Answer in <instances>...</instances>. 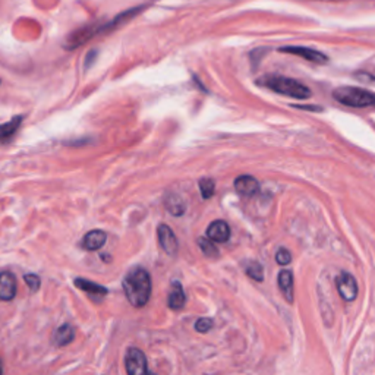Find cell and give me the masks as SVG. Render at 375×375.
<instances>
[{
	"label": "cell",
	"instance_id": "obj_3",
	"mask_svg": "<svg viewBox=\"0 0 375 375\" xmlns=\"http://www.w3.org/2000/svg\"><path fill=\"white\" fill-rule=\"evenodd\" d=\"M333 97L339 103L349 107H358V109L375 107V94L364 88L340 87L333 91Z\"/></svg>",
	"mask_w": 375,
	"mask_h": 375
},
{
	"label": "cell",
	"instance_id": "obj_22",
	"mask_svg": "<svg viewBox=\"0 0 375 375\" xmlns=\"http://www.w3.org/2000/svg\"><path fill=\"white\" fill-rule=\"evenodd\" d=\"M24 280L32 292L38 290V287H40V278H38V275H35V274H25Z\"/></svg>",
	"mask_w": 375,
	"mask_h": 375
},
{
	"label": "cell",
	"instance_id": "obj_1",
	"mask_svg": "<svg viewBox=\"0 0 375 375\" xmlns=\"http://www.w3.org/2000/svg\"><path fill=\"white\" fill-rule=\"evenodd\" d=\"M124 290L126 299L135 308H143L147 305L151 296V278L147 270L136 267L131 270L124 279Z\"/></svg>",
	"mask_w": 375,
	"mask_h": 375
},
{
	"label": "cell",
	"instance_id": "obj_2",
	"mask_svg": "<svg viewBox=\"0 0 375 375\" xmlns=\"http://www.w3.org/2000/svg\"><path fill=\"white\" fill-rule=\"evenodd\" d=\"M261 85L270 88L271 91L279 93L282 95H289L292 98H298V100H305L311 97V90L293 78L282 76V75H267L258 81Z\"/></svg>",
	"mask_w": 375,
	"mask_h": 375
},
{
	"label": "cell",
	"instance_id": "obj_12",
	"mask_svg": "<svg viewBox=\"0 0 375 375\" xmlns=\"http://www.w3.org/2000/svg\"><path fill=\"white\" fill-rule=\"evenodd\" d=\"M107 241V234L103 230H91L83 239V248L87 251L100 249Z\"/></svg>",
	"mask_w": 375,
	"mask_h": 375
},
{
	"label": "cell",
	"instance_id": "obj_18",
	"mask_svg": "<svg viewBox=\"0 0 375 375\" xmlns=\"http://www.w3.org/2000/svg\"><path fill=\"white\" fill-rule=\"evenodd\" d=\"M200 191H201V195H203V198H211V196L214 195L215 192V184L214 181L211 179H203L200 182Z\"/></svg>",
	"mask_w": 375,
	"mask_h": 375
},
{
	"label": "cell",
	"instance_id": "obj_5",
	"mask_svg": "<svg viewBox=\"0 0 375 375\" xmlns=\"http://www.w3.org/2000/svg\"><path fill=\"white\" fill-rule=\"evenodd\" d=\"M280 52L282 53H287V54L299 56V57L305 59V61H309L312 64H319V65H323V64L328 62V57L324 53L315 50V49H311V47L286 46V47H280Z\"/></svg>",
	"mask_w": 375,
	"mask_h": 375
},
{
	"label": "cell",
	"instance_id": "obj_9",
	"mask_svg": "<svg viewBox=\"0 0 375 375\" xmlns=\"http://www.w3.org/2000/svg\"><path fill=\"white\" fill-rule=\"evenodd\" d=\"M16 294V279L11 271L0 273V299L12 301Z\"/></svg>",
	"mask_w": 375,
	"mask_h": 375
},
{
	"label": "cell",
	"instance_id": "obj_25",
	"mask_svg": "<svg viewBox=\"0 0 375 375\" xmlns=\"http://www.w3.org/2000/svg\"><path fill=\"white\" fill-rule=\"evenodd\" d=\"M323 2H343V0H323Z\"/></svg>",
	"mask_w": 375,
	"mask_h": 375
},
{
	"label": "cell",
	"instance_id": "obj_17",
	"mask_svg": "<svg viewBox=\"0 0 375 375\" xmlns=\"http://www.w3.org/2000/svg\"><path fill=\"white\" fill-rule=\"evenodd\" d=\"M165 206H166L167 211L173 215H182L185 213V208H186L182 196H179L177 194L167 195L166 200H165Z\"/></svg>",
	"mask_w": 375,
	"mask_h": 375
},
{
	"label": "cell",
	"instance_id": "obj_14",
	"mask_svg": "<svg viewBox=\"0 0 375 375\" xmlns=\"http://www.w3.org/2000/svg\"><path fill=\"white\" fill-rule=\"evenodd\" d=\"M21 124H23V116H16V117H13L12 121H9L8 124L0 125V144L9 143Z\"/></svg>",
	"mask_w": 375,
	"mask_h": 375
},
{
	"label": "cell",
	"instance_id": "obj_26",
	"mask_svg": "<svg viewBox=\"0 0 375 375\" xmlns=\"http://www.w3.org/2000/svg\"><path fill=\"white\" fill-rule=\"evenodd\" d=\"M0 374H2V365H0Z\"/></svg>",
	"mask_w": 375,
	"mask_h": 375
},
{
	"label": "cell",
	"instance_id": "obj_27",
	"mask_svg": "<svg viewBox=\"0 0 375 375\" xmlns=\"http://www.w3.org/2000/svg\"><path fill=\"white\" fill-rule=\"evenodd\" d=\"M0 84H2V81H0Z\"/></svg>",
	"mask_w": 375,
	"mask_h": 375
},
{
	"label": "cell",
	"instance_id": "obj_7",
	"mask_svg": "<svg viewBox=\"0 0 375 375\" xmlns=\"http://www.w3.org/2000/svg\"><path fill=\"white\" fill-rule=\"evenodd\" d=\"M157 238H159V244L163 248V251L169 255H174L177 252V239L173 233V230L167 225H160L157 229Z\"/></svg>",
	"mask_w": 375,
	"mask_h": 375
},
{
	"label": "cell",
	"instance_id": "obj_23",
	"mask_svg": "<svg viewBox=\"0 0 375 375\" xmlns=\"http://www.w3.org/2000/svg\"><path fill=\"white\" fill-rule=\"evenodd\" d=\"M213 328V320L210 319H200L195 323V330L198 333H207Z\"/></svg>",
	"mask_w": 375,
	"mask_h": 375
},
{
	"label": "cell",
	"instance_id": "obj_24",
	"mask_svg": "<svg viewBox=\"0 0 375 375\" xmlns=\"http://www.w3.org/2000/svg\"><path fill=\"white\" fill-rule=\"evenodd\" d=\"M97 50H91L88 54H87V59H85V69H88L91 66V62H93V57L97 56Z\"/></svg>",
	"mask_w": 375,
	"mask_h": 375
},
{
	"label": "cell",
	"instance_id": "obj_11",
	"mask_svg": "<svg viewBox=\"0 0 375 375\" xmlns=\"http://www.w3.org/2000/svg\"><path fill=\"white\" fill-rule=\"evenodd\" d=\"M75 286L78 289H81L84 290L87 294H90L93 299L95 301H102L105 296L107 294V289L100 286V285H97L94 282H90V280H85V279H76L75 280Z\"/></svg>",
	"mask_w": 375,
	"mask_h": 375
},
{
	"label": "cell",
	"instance_id": "obj_6",
	"mask_svg": "<svg viewBox=\"0 0 375 375\" xmlns=\"http://www.w3.org/2000/svg\"><path fill=\"white\" fill-rule=\"evenodd\" d=\"M335 286H338V290L345 301L352 302V301L357 299L358 285H357V280H355L352 274L340 273L338 275V279H335Z\"/></svg>",
	"mask_w": 375,
	"mask_h": 375
},
{
	"label": "cell",
	"instance_id": "obj_4",
	"mask_svg": "<svg viewBox=\"0 0 375 375\" xmlns=\"http://www.w3.org/2000/svg\"><path fill=\"white\" fill-rule=\"evenodd\" d=\"M125 367L126 372L131 375H143L148 372L145 355L136 347L128 349L125 357Z\"/></svg>",
	"mask_w": 375,
	"mask_h": 375
},
{
	"label": "cell",
	"instance_id": "obj_19",
	"mask_svg": "<svg viewBox=\"0 0 375 375\" xmlns=\"http://www.w3.org/2000/svg\"><path fill=\"white\" fill-rule=\"evenodd\" d=\"M246 273H248L249 278H252L256 282H263L264 280V270H263V267L258 263H252L248 267Z\"/></svg>",
	"mask_w": 375,
	"mask_h": 375
},
{
	"label": "cell",
	"instance_id": "obj_21",
	"mask_svg": "<svg viewBox=\"0 0 375 375\" xmlns=\"http://www.w3.org/2000/svg\"><path fill=\"white\" fill-rule=\"evenodd\" d=\"M275 261H278L280 266H287L292 261V255L287 249L280 248L278 254H275Z\"/></svg>",
	"mask_w": 375,
	"mask_h": 375
},
{
	"label": "cell",
	"instance_id": "obj_15",
	"mask_svg": "<svg viewBox=\"0 0 375 375\" xmlns=\"http://www.w3.org/2000/svg\"><path fill=\"white\" fill-rule=\"evenodd\" d=\"M73 338H75V328L71 324H64L56 328L53 340L56 346H66L73 340Z\"/></svg>",
	"mask_w": 375,
	"mask_h": 375
},
{
	"label": "cell",
	"instance_id": "obj_16",
	"mask_svg": "<svg viewBox=\"0 0 375 375\" xmlns=\"http://www.w3.org/2000/svg\"><path fill=\"white\" fill-rule=\"evenodd\" d=\"M279 287L287 302H293V274L290 270H282L279 274Z\"/></svg>",
	"mask_w": 375,
	"mask_h": 375
},
{
	"label": "cell",
	"instance_id": "obj_8",
	"mask_svg": "<svg viewBox=\"0 0 375 375\" xmlns=\"http://www.w3.org/2000/svg\"><path fill=\"white\" fill-rule=\"evenodd\" d=\"M234 189L238 194H241L242 196H254L258 194L260 191V184L258 181L255 179L254 176H249V174H242V176H238L234 181Z\"/></svg>",
	"mask_w": 375,
	"mask_h": 375
},
{
	"label": "cell",
	"instance_id": "obj_20",
	"mask_svg": "<svg viewBox=\"0 0 375 375\" xmlns=\"http://www.w3.org/2000/svg\"><path fill=\"white\" fill-rule=\"evenodd\" d=\"M198 244H200L201 251H203L207 256H217V255H219V249H217V246H214L210 241L201 238V239H198Z\"/></svg>",
	"mask_w": 375,
	"mask_h": 375
},
{
	"label": "cell",
	"instance_id": "obj_13",
	"mask_svg": "<svg viewBox=\"0 0 375 375\" xmlns=\"http://www.w3.org/2000/svg\"><path fill=\"white\" fill-rule=\"evenodd\" d=\"M185 301H186V296H185L182 285L179 282H174L172 285V289H170V293H169V299H167L169 308L174 309V311L182 309L184 305H185Z\"/></svg>",
	"mask_w": 375,
	"mask_h": 375
},
{
	"label": "cell",
	"instance_id": "obj_10",
	"mask_svg": "<svg viewBox=\"0 0 375 375\" xmlns=\"http://www.w3.org/2000/svg\"><path fill=\"white\" fill-rule=\"evenodd\" d=\"M207 236L214 241V242H219V244H225L229 241L230 238V227L226 222L223 220H217L213 222L208 229H207Z\"/></svg>",
	"mask_w": 375,
	"mask_h": 375
}]
</instances>
